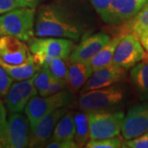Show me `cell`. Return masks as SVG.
Returning <instances> with one entry per match:
<instances>
[{
    "mask_svg": "<svg viewBox=\"0 0 148 148\" xmlns=\"http://www.w3.org/2000/svg\"><path fill=\"white\" fill-rule=\"evenodd\" d=\"M145 54V49L139 38L130 33L122 34L114 54L113 64L127 70L142 61Z\"/></svg>",
    "mask_w": 148,
    "mask_h": 148,
    "instance_id": "52a82bcc",
    "label": "cell"
},
{
    "mask_svg": "<svg viewBox=\"0 0 148 148\" xmlns=\"http://www.w3.org/2000/svg\"><path fill=\"white\" fill-rule=\"evenodd\" d=\"M93 72L89 63L70 62L69 60L67 85L69 90L72 92H75L82 89Z\"/></svg>",
    "mask_w": 148,
    "mask_h": 148,
    "instance_id": "2e32d148",
    "label": "cell"
},
{
    "mask_svg": "<svg viewBox=\"0 0 148 148\" xmlns=\"http://www.w3.org/2000/svg\"><path fill=\"white\" fill-rule=\"evenodd\" d=\"M121 38L122 34H120L117 36L114 37L113 39H110V40L100 50V52L90 60L89 64L91 69H93V71L113 64L114 54Z\"/></svg>",
    "mask_w": 148,
    "mask_h": 148,
    "instance_id": "d6986e66",
    "label": "cell"
},
{
    "mask_svg": "<svg viewBox=\"0 0 148 148\" xmlns=\"http://www.w3.org/2000/svg\"><path fill=\"white\" fill-rule=\"evenodd\" d=\"M68 60L69 59L62 58H53L42 68L47 69L53 76L67 82L69 73V64L67 63Z\"/></svg>",
    "mask_w": 148,
    "mask_h": 148,
    "instance_id": "603a6c76",
    "label": "cell"
},
{
    "mask_svg": "<svg viewBox=\"0 0 148 148\" xmlns=\"http://www.w3.org/2000/svg\"><path fill=\"white\" fill-rule=\"evenodd\" d=\"M53 75L45 68H41L34 76V83L38 94L40 96H47L48 90L53 79Z\"/></svg>",
    "mask_w": 148,
    "mask_h": 148,
    "instance_id": "cb8c5ba5",
    "label": "cell"
},
{
    "mask_svg": "<svg viewBox=\"0 0 148 148\" xmlns=\"http://www.w3.org/2000/svg\"><path fill=\"white\" fill-rule=\"evenodd\" d=\"M7 124V111L3 103L0 100V138L3 137L5 132Z\"/></svg>",
    "mask_w": 148,
    "mask_h": 148,
    "instance_id": "1f68e13d",
    "label": "cell"
},
{
    "mask_svg": "<svg viewBox=\"0 0 148 148\" xmlns=\"http://www.w3.org/2000/svg\"><path fill=\"white\" fill-rule=\"evenodd\" d=\"M123 100L124 90L123 88L112 85L81 93L78 106L81 110L86 113L113 111L120 107Z\"/></svg>",
    "mask_w": 148,
    "mask_h": 148,
    "instance_id": "277c9868",
    "label": "cell"
},
{
    "mask_svg": "<svg viewBox=\"0 0 148 148\" xmlns=\"http://www.w3.org/2000/svg\"><path fill=\"white\" fill-rule=\"evenodd\" d=\"M130 77L138 98L142 101H148V53L131 69Z\"/></svg>",
    "mask_w": 148,
    "mask_h": 148,
    "instance_id": "e0dca14e",
    "label": "cell"
},
{
    "mask_svg": "<svg viewBox=\"0 0 148 148\" xmlns=\"http://www.w3.org/2000/svg\"><path fill=\"white\" fill-rule=\"evenodd\" d=\"M110 40V36L105 32L85 35L77 47L73 50L69 60L89 63Z\"/></svg>",
    "mask_w": 148,
    "mask_h": 148,
    "instance_id": "7c38bea8",
    "label": "cell"
},
{
    "mask_svg": "<svg viewBox=\"0 0 148 148\" xmlns=\"http://www.w3.org/2000/svg\"><path fill=\"white\" fill-rule=\"evenodd\" d=\"M38 94L34 83V77L29 79L18 81L12 84L7 95L4 97L5 104L8 111L19 113L23 110L27 103Z\"/></svg>",
    "mask_w": 148,
    "mask_h": 148,
    "instance_id": "30bf717a",
    "label": "cell"
},
{
    "mask_svg": "<svg viewBox=\"0 0 148 148\" xmlns=\"http://www.w3.org/2000/svg\"><path fill=\"white\" fill-rule=\"evenodd\" d=\"M83 27L63 7L47 4L40 8L35 22L37 37H58L78 40Z\"/></svg>",
    "mask_w": 148,
    "mask_h": 148,
    "instance_id": "6da1fadb",
    "label": "cell"
},
{
    "mask_svg": "<svg viewBox=\"0 0 148 148\" xmlns=\"http://www.w3.org/2000/svg\"><path fill=\"white\" fill-rule=\"evenodd\" d=\"M75 135V121L73 113L66 112L58 120L52 135V140H72Z\"/></svg>",
    "mask_w": 148,
    "mask_h": 148,
    "instance_id": "7402d4cb",
    "label": "cell"
},
{
    "mask_svg": "<svg viewBox=\"0 0 148 148\" xmlns=\"http://www.w3.org/2000/svg\"><path fill=\"white\" fill-rule=\"evenodd\" d=\"M140 40H141V43H142V45H143L144 49H146V51L148 53V36L141 38Z\"/></svg>",
    "mask_w": 148,
    "mask_h": 148,
    "instance_id": "836d02e7",
    "label": "cell"
},
{
    "mask_svg": "<svg viewBox=\"0 0 148 148\" xmlns=\"http://www.w3.org/2000/svg\"><path fill=\"white\" fill-rule=\"evenodd\" d=\"M75 121V135L74 141L76 142L78 147H82L86 145L90 139V120L89 114L86 112L77 113L74 115Z\"/></svg>",
    "mask_w": 148,
    "mask_h": 148,
    "instance_id": "44dd1931",
    "label": "cell"
},
{
    "mask_svg": "<svg viewBox=\"0 0 148 148\" xmlns=\"http://www.w3.org/2000/svg\"><path fill=\"white\" fill-rule=\"evenodd\" d=\"M30 137L26 118L20 113H12L5 132L0 138L1 148H24L29 147Z\"/></svg>",
    "mask_w": 148,
    "mask_h": 148,
    "instance_id": "ba28073f",
    "label": "cell"
},
{
    "mask_svg": "<svg viewBox=\"0 0 148 148\" xmlns=\"http://www.w3.org/2000/svg\"><path fill=\"white\" fill-rule=\"evenodd\" d=\"M13 81L15 80L0 66V96L5 97Z\"/></svg>",
    "mask_w": 148,
    "mask_h": 148,
    "instance_id": "4316f807",
    "label": "cell"
},
{
    "mask_svg": "<svg viewBox=\"0 0 148 148\" xmlns=\"http://www.w3.org/2000/svg\"><path fill=\"white\" fill-rule=\"evenodd\" d=\"M47 148H77V145L74 139L72 140H52L45 146Z\"/></svg>",
    "mask_w": 148,
    "mask_h": 148,
    "instance_id": "f546056e",
    "label": "cell"
},
{
    "mask_svg": "<svg viewBox=\"0 0 148 148\" xmlns=\"http://www.w3.org/2000/svg\"><path fill=\"white\" fill-rule=\"evenodd\" d=\"M28 46L34 61L40 68L45 67L53 58L69 59L73 49L72 40L58 37H32Z\"/></svg>",
    "mask_w": 148,
    "mask_h": 148,
    "instance_id": "3957f363",
    "label": "cell"
},
{
    "mask_svg": "<svg viewBox=\"0 0 148 148\" xmlns=\"http://www.w3.org/2000/svg\"><path fill=\"white\" fill-rule=\"evenodd\" d=\"M123 147V142L117 137L103 139H90L86 143L87 148H119Z\"/></svg>",
    "mask_w": 148,
    "mask_h": 148,
    "instance_id": "d4e9b609",
    "label": "cell"
},
{
    "mask_svg": "<svg viewBox=\"0 0 148 148\" xmlns=\"http://www.w3.org/2000/svg\"><path fill=\"white\" fill-rule=\"evenodd\" d=\"M122 147L148 148V132L143 133L138 138L126 140V142L123 143Z\"/></svg>",
    "mask_w": 148,
    "mask_h": 148,
    "instance_id": "83f0119b",
    "label": "cell"
},
{
    "mask_svg": "<svg viewBox=\"0 0 148 148\" xmlns=\"http://www.w3.org/2000/svg\"><path fill=\"white\" fill-rule=\"evenodd\" d=\"M22 41L14 36H0V59L11 65H21L34 61L29 46Z\"/></svg>",
    "mask_w": 148,
    "mask_h": 148,
    "instance_id": "9c48e42d",
    "label": "cell"
},
{
    "mask_svg": "<svg viewBox=\"0 0 148 148\" xmlns=\"http://www.w3.org/2000/svg\"><path fill=\"white\" fill-rule=\"evenodd\" d=\"M67 112L65 108H59L52 111L40 119L32 129L29 147H40L49 141L58 120Z\"/></svg>",
    "mask_w": 148,
    "mask_h": 148,
    "instance_id": "4fadbf2b",
    "label": "cell"
},
{
    "mask_svg": "<svg viewBox=\"0 0 148 148\" xmlns=\"http://www.w3.org/2000/svg\"><path fill=\"white\" fill-rule=\"evenodd\" d=\"M121 34H133L139 38L148 36V2L136 16L122 24Z\"/></svg>",
    "mask_w": 148,
    "mask_h": 148,
    "instance_id": "ac0fdd59",
    "label": "cell"
},
{
    "mask_svg": "<svg viewBox=\"0 0 148 148\" xmlns=\"http://www.w3.org/2000/svg\"><path fill=\"white\" fill-rule=\"evenodd\" d=\"M148 0H111L107 23L120 25L136 16Z\"/></svg>",
    "mask_w": 148,
    "mask_h": 148,
    "instance_id": "9a60e30c",
    "label": "cell"
},
{
    "mask_svg": "<svg viewBox=\"0 0 148 148\" xmlns=\"http://www.w3.org/2000/svg\"><path fill=\"white\" fill-rule=\"evenodd\" d=\"M43 0H16L20 8H36Z\"/></svg>",
    "mask_w": 148,
    "mask_h": 148,
    "instance_id": "d6a6232c",
    "label": "cell"
},
{
    "mask_svg": "<svg viewBox=\"0 0 148 148\" xmlns=\"http://www.w3.org/2000/svg\"><path fill=\"white\" fill-rule=\"evenodd\" d=\"M125 71V69L118 67L114 64L97 69L91 74L80 92L84 93L89 90L104 88L116 84L124 77Z\"/></svg>",
    "mask_w": 148,
    "mask_h": 148,
    "instance_id": "5bb4252c",
    "label": "cell"
},
{
    "mask_svg": "<svg viewBox=\"0 0 148 148\" xmlns=\"http://www.w3.org/2000/svg\"><path fill=\"white\" fill-rule=\"evenodd\" d=\"M90 139L117 137L121 132L124 114L121 111H102L88 113Z\"/></svg>",
    "mask_w": 148,
    "mask_h": 148,
    "instance_id": "8992f818",
    "label": "cell"
},
{
    "mask_svg": "<svg viewBox=\"0 0 148 148\" xmlns=\"http://www.w3.org/2000/svg\"><path fill=\"white\" fill-rule=\"evenodd\" d=\"M148 132V103L132 106L122 123L121 132L125 140L133 139Z\"/></svg>",
    "mask_w": 148,
    "mask_h": 148,
    "instance_id": "8fae6325",
    "label": "cell"
},
{
    "mask_svg": "<svg viewBox=\"0 0 148 148\" xmlns=\"http://www.w3.org/2000/svg\"><path fill=\"white\" fill-rule=\"evenodd\" d=\"M73 99V95L70 90H62L53 95L47 96H35L27 103L25 108L31 129L36 126L38 121L45 115L68 106Z\"/></svg>",
    "mask_w": 148,
    "mask_h": 148,
    "instance_id": "5b68a950",
    "label": "cell"
},
{
    "mask_svg": "<svg viewBox=\"0 0 148 148\" xmlns=\"http://www.w3.org/2000/svg\"><path fill=\"white\" fill-rule=\"evenodd\" d=\"M20 8L16 0H0V15Z\"/></svg>",
    "mask_w": 148,
    "mask_h": 148,
    "instance_id": "4dcf8cb0",
    "label": "cell"
},
{
    "mask_svg": "<svg viewBox=\"0 0 148 148\" xmlns=\"http://www.w3.org/2000/svg\"><path fill=\"white\" fill-rule=\"evenodd\" d=\"M0 66L5 70L15 81H23L33 77L41 69L40 66L32 61L21 65H11L6 64L0 59Z\"/></svg>",
    "mask_w": 148,
    "mask_h": 148,
    "instance_id": "ffe728a7",
    "label": "cell"
},
{
    "mask_svg": "<svg viewBox=\"0 0 148 148\" xmlns=\"http://www.w3.org/2000/svg\"><path fill=\"white\" fill-rule=\"evenodd\" d=\"M66 87H68V85H67L66 82H64L63 80L59 79V78L53 76L52 82L50 83V86H49V90H48L47 95H53V94H56V93L60 92L62 90H64L66 89Z\"/></svg>",
    "mask_w": 148,
    "mask_h": 148,
    "instance_id": "f1b7e54d",
    "label": "cell"
},
{
    "mask_svg": "<svg viewBox=\"0 0 148 148\" xmlns=\"http://www.w3.org/2000/svg\"><path fill=\"white\" fill-rule=\"evenodd\" d=\"M91 3L101 19L107 23L111 0H91Z\"/></svg>",
    "mask_w": 148,
    "mask_h": 148,
    "instance_id": "484cf974",
    "label": "cell"
},
{
    "mask_svg": "<svg viewBox=\"0 0 148 148\" xmlns=\"http://www.w3.org/2000/svg\"><path fill=\"white\" fill-rule=\"evenodd\" d=\"M36 8H17L0 15V36H10L28 41L35 35Z\"/></svg>",
    "mask_w": 148,
    "mask_h": 148,
    "instance_id": "7a4b0ae2",
    "label": "cell"
}]
</instances>
